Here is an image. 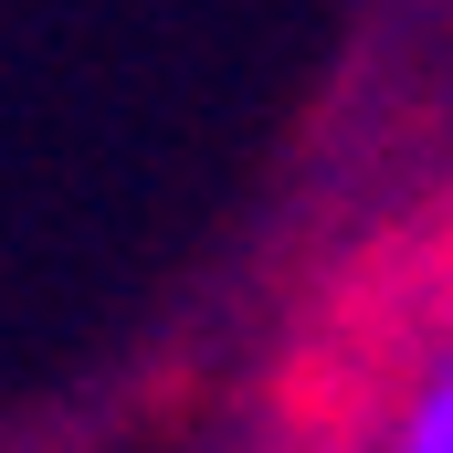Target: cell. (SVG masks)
Wrapping results in <instances>:
<instances>
[{"instance_id":"6da1fadb","label":"cell","mask_w":453,"mask_h":453,"mask_svg":"<svg viewBox=\"0 0 453 453\" xmlns=\"http://www.w3.org/2000/svg\"><path fill=\"white\" fill-rule=\"evenodd\" d=\"M390 453H453V358L422 380V401H411V422H401Z\"/></svg>"}]
</instances>
